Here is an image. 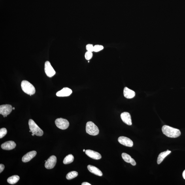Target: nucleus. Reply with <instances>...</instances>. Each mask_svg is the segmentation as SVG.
<instances>
[{"label": "nucleus", "mask_w": 185, "mask_h": 185, "mask_svg": "<svg viewBox=\"0 0 185 185\" xmlns=\"http://www.w3.org/2000/svg\"><path fill=\"white\" fill-rule=\"evenodd\" d=\"M123 94L126 98L131 99L135 96V93L134 91L126 87H125L123 90Z\"/></svg>", "instance_id": "2eb2a0df"}, {"label": "nucleus", "mask_w": 185, "mask_h": 185, "mask_svg": "<svg viewBox=\"0 0 185 185\" xmlns=\"http://www.w3.org/2000/svg\"><path fill=\"white\" fill-rule=\"evenodd\" d=\"M57 158L56 156L53 155L51 156L46 161L45 166L46 169H52L54 168L56 164Z\"/></svg>", "instance_id": "6e6552de"}, {"label": "nucleus", "mask_w": 185, "mask_h": 185, "mask_svg": "<svg viewBox=\"0 0 185 185\" xmlns=\"http://www.w3.org/2000/svg\"><path fill=\"white\" fill-rule=\"evenodd\" d=\"M93 56V53L92 52L87 51L85 53V57L87 60H90L92 58Z\"/></svg>", "instance_id": "b1692460"}, {"label": "nucleus", "mask_w": 185, "mask_h": 185, "mask_svg": "<svg viewBox=\"0 0 185 185\" xmlns=\"http://www.w3.org/2000/svg\"><path fill=\"white\" fill-rule=\"evenodd\" d=\"M12 109V106L9 104L1 105L0 106V114L7 117L11 112Z\"/></svg>", "instance_id": "0eeeda50"}, {"label": "nucleus", "mask_w": 185, "mask_h": 185, "mask_svg": "<svg viewBox=\"0 0 185 185\" xmlns=\"http://www.w3.org/2000/svg\"><path fill=\"white\" fill-rule=\"evenodd\" d=\"M122 157L125 162L130 163L131 159V157L130 155L125 153H123L122 154Z\"/></svg>", "instance_id": "412c9836"}, {"label": "nucleus", "mask_w": 185, "mask_h": 185, "mask_svg": "<svg viewBox=\"0 0 185 185\" xmlns=\"http://www.w3.org/2000/svg\"><path fill=\"white\" fill-rule=\"evenodd\" d=\"M119 143L123 145L132 147L133 146V142L129 138L125 137H120L118 138Z\"/></svg>", "instance_id": "1a4fd4ad"}, {"label": "nucleus", "mask_w": 185, "mask_h": 185, "mask_svg": "<svg viewBox=\"0 0 185 185\" xmlns=\"http://www.w3.org/2000/svg\"><path fill=\"white\" fill-rule=\"evenodd\" d=\"M35 135V134L33 133H32V136H33Z\"/></svg>", "instance_id": "c756f323"}, {"label": "nucleus", "mask_w": 185, "mask_h": 185, "mask_svg": "<svg viewBox=\"0 0 185 185\" xmlns=\"http://www.w3.org/2000/svg\"><path fill=\"white\" fill-rule=\"evenodd\" d=\"M162 131L163 134L168 137L176 138L179 137L181 135V132L179 130L167 125H163L162 128Z\"/></svg>", "instance_id": "f257e3e1"}, {"label": "nucleus", "mask_w": 185, "mask_h": 185, "mask_svg": "<svg viewBox=\"0 0 185 185\" xmlns=\"http://www.w3.org/2000/svg\"><path fill=\"white\" fill-rule=\"evenodd\" d=\"M104 46L99 45H96L94 46V52H98L104 49Z\"/></svg>", "instance_id": "4be33fe9"}, {"label": "nucleus", "mask_w": 185, "mask_h": 185, "mask_svg": "<svg viewBox=\"0 0 185 185\" xmlns=\"http://www.w3.org/2000/svg\"><path fill=\"white\" fill-rule=\"evenodd\" d=\"M82 185H91V184L89 183L88 182H84L82 183Z\"/></svg>", "instance_id": "cd10ccee"}, {"label": "nucleus", "mask_w": 185, "mask_h": 185, "mask_svg": "<svg viewBox=\"0 0 185 185\" xmlns=\"http://www.w3.org/2000/svg\"><path fill=\"white\" fill-rule=\"evenodd\" d=\"M120 117L123 122L125 124L129 125H132L131 116L129 112H123L121 114Z\"/></svg>", "instance_id": "9d476101"}, {"label": "nucleus", "mask_w": 185, "mask_h": 185, "mask_svg": "<svg viewBox=\"0 0 185 185\" xmlns=\"http://www.w3.org/2000/svg\"><path fill=\"white\" fill-rule=\"evenodd\" d=\"M86 154L89 157L96 160H99L101 158V155L96 152L92 150H88L85 151Z\"/></svg>", "instance_id": "9b49d317"}, {"label": "nucleus", "mask_w": 185, "mask_h": 185, "mask_svg": "<svg viewBox=\"0 0 185 185\" xmlns=\"http://www.w3.org/2000/svg\"><path fill=\"white\" fill-rule=\"evenodd\" d=\"M86 48L87 51L93 52L94 50V46L92 44H88L86 45Z\"/></svg>", "instance_id": "393cba45"}, {"label": "nucleus", "mask_w": 185, "mask_h": 185, "mask_svg": "<svg viewBox=\"0 0 185 185\" xmlns=\"http://www.w3.org/2000/svg\"><path fill=\"white\" fill-rule=\"evenodd\" d=\"M171 152V151L167 150L166 151L161 153L158 155V158H157V163L158 164H160L162 162L163 159Z\"/></svg>", "instance_id": "f3484780"}, {"label": "nucleus", "mask_w": 185, "mask_h": 185, "mask_svg": "<svg viewBox=\"0 0 185 185\" xmlns=\"http://www.w3.org/2000/svg\"><path fill=\"white\" fill-rule=\"evenodd\" d=\"M88 169L91 173L94 174L95 175L99 176L103 175V173L100 170L94 166L89 165L88 166Z\"/></svg>", "instance_id": "dca6fc26"}, {"label": "nucleus", "mask_w": 185, "mask_h": 185, "mask_svg": "<svg viewBox=\"0 0 185 185\" xmlns=\"http://www.w3.org/2000/svg\"><path fill=\"white\" fill-rule=\"evenodd\" d=\"M86 131L87 133L93 136L96 135L99 133L98 127L92 122H89L86 123Z\"/></svg>", "instance_id": "20e7f679"}, {"label": "nucleus", "mask_w": 185, "mask_h": 185, "mask_svg": "<svg viewBox=\"0 0 185 185\" xmlns=\"http://www.w3.org/2000/svg\"><path fill=\"white\" fill-rule=\"evenodd\" d=\"M55 124L59 129L62 130L66 129L68 127L69 123L67 120L62 118L56 119L55 121Z\"/></svg>", "instance_id": "39448f33"}, {"label": "nucleus", "mask_w": 185, "mask_h": 185, "mask_svg": "<svg viewBox=\"0 0 185 185\" xmlns=\"http://www.w3.org/2000/svg\"><path fill=\"white\" fill-rule=\"evenodd\" d=\"M5 168V166L3 164H0V173H1Z\"/></svg>", "instance_id": "a878e982"}, {"label": "nucleus", "mask_w": 185, "mask_h": 185, "mask_svg": "<svg viewBox=\"0 0 185 185\" xmlns=\"http://www.w3.org/2000/svg\"><path fill=\"white\" fill-rule=\"evenodd\" d=\"M21 87L23 92L31 96L35 93V87L27 81H23L21 83Z\"/></svg>", "instance_id": "f03ea898"}, {"label": "nucleus", "mask_w": 185, "mask_h": 185, "mask_svg": "<svg viewBox=\"0 0 185 185\" xmlns=\"http://www.w3.org/2000/svg\"><path fill=\"white\" fill-rule=\"evenodd\" d=\"M46 161H45V162H46Z\"/></svg>", "instance_id": "473e14b6"}, {"label": "nucleus", "mask_w": 185, "mask_h": 185, "mask_svg": "<svg viewBox=\"0 0 185 185\" xmlns=\"http://www.w3.org/2000/svg\"><path fill=\"white\" fill-rule=\"evenodd\" d=\"M183 177L184 178L185 180V170H184V171L183 172Z\"/></svg>", "instance_id": "c85d7f7f"}, {"label": "nucleus", "mask_w": 185, "mask_h": 185, "mask_svg": "<svg viewBox=\"0 0 185 185\" xmlns=\"http://www.w3.org/2000/svg\"><path fill=\"white\" fill-rule=\"evenodd\" d=\"M14 109H15V108L14 107L13 108V110H14Z\"/></svg>", "instance_id": "2f4dec72"}, {"label": "nucleus", "mask_w": 185, "mask_h": 185, "mask_svg": "<svg viewBox=\"0 0 185 185\" xmlns=\"http://www.w3.org/2000/svg\"><path fill=\"white\" fill-rule=\"evenodd\" d=\"M72 92L71 89L68 88H64L56 93L57 96L66 97L69 96Z\"/></svg>", "instance_id": "ddd939ff"}, {"label": "nucleus", "mask_w": 185, "mask_h": 185, "mask_svg": "<svg viewBox=\"0 0 185 185\" xmlns=\"http://www.w3.org/2000/svg\"><path fill=\"white\" fill-rule=\"evenodd\" d=\"M7 133V129L5 128H2L0 129V138L3 137Z\"/></svg>", "instance_id": "5701e85b"}, {"label": "nucleus", "mask_w": 185, "mask_h": 185, "mask_svg": "<svg viewBox=\"0 0 185 185\" xmlns=\"http://www.w3.org/2000/svg\"><path fill=\"white\" fill-rule=\"evenodd\" d=\"M44 69L46 75L49 77H52L56 74V72L49 61H46L45 63Z\"/></svg>", "instance_id": "423d86ee"}, {"label": "nucleus", "mask_w": 185, "mask_h": 185, "mask_svg": "<svg viewBox=\"0 0 185 185\" xmlns=\"http://www.w3.org/2000/svg\"><path fill=\"white\" fill-rule=\"evenodd\" d=\"M29 125L30 129L32 133L35 134L37 136H42L43 135V131L40 127L38 126L34 121L32 119H30L29 121Z\"/></svg>", "instance_id": "7ed1b4c3"}, {"label": "nucleus", "mask_w": 185, "mask_h": 185, "mask_svg": "<svg viewBox=\"0 0 185 185\" xmlns=\"http://www.w3.org/2000/svg\"><path fill=\"white\" fill-rule=\"evenodd\" d=\"M78 173L77 172L72 171L68 173L66 176V178L68 180H71L75 178L78 176Z\"/></svg>", "instance_id": "aec40b11"}, {"label": "nucleus", "mask_w": 185, "mask_h": 185, "mask_svg": "<svg viewBox=\"0 0 185 185\" xmlns=\"http://www.w3.org/2000/svg\"><path fill=\"white\" fill-rule=\"evenodd\" d=\"M16 144L13 141H10L6 142L2 144L1 148L3 149L6 150H10L15 148Z\"/></svg>", "instance_id": "f8f14e48"}, {"label": "nucleus", "mask_w": 185, "mask_h": 185, "mask_svg": "<svg viewBox=\"0 0 185 185\" xmlns=\"http://www.w3.org/2000/svg\"><path fill=\"white\" fill-rule=\"evenodd\" d=\"M20 179V177L18 175H14L8 179L7 181L8 183L14 184L17 183Z\"/></svg>", "instance_id": "a211bd4d"}, {"label": "nucleus", "mask_w": 185, "mask_h": 185, "mask_svg": "<svg viewBox=\"0 0 185 185\" xmlns=\"http://www.w3.org/2000/svg\"><path fill=\"white\" fill-rule=\"evenodd\" d=\"M130 163L133 166H135L136 165V163L135 160L132 158L131 159Z\"/></svg>", "instance_id": "bb28decb"}, {"label": "nucleus", "mask_w": 185, "mask_h": 185, "mask_svg": "<svg viewBox=\"0 0 185 185\" xmlns=\"http://www.w3.org/2000/svg\"><path fill=\"white\" fill-rule=\"evenodd\" d=\"M74 157L73 155L69 154L66 156L63 161V163L65 165L69 164L73 162Z\"/></svg>", "instance_id": "6ab92c4d"}, {"label": "nucleus", "mask_w": 185, "mask_h": 185, "mask_svg": "<svg viewBox=\"0 0 185 185\" xmlns=\"http://www.w3.org/2000/svg\"><path fill=\"white\" fill-rule=\"evenodd\" d=\"M83 151L85 152V151H86V150H85V149H84V150H83Z\"/></svg>", "instance_id": "7c9ffc66"}, {"label": "nucleus", "mask_w": 185, "mask_h": 185, "mask_svg": "<svg viewBox=\"0 0 185 185\" xmlns=\"http://www.w3.org/2000/svg\"><path fill=\"white\" fill-rule=\"evenodd\" d=\"M37 154V152L35 151H32L27 153L22 157V161L24 163L29 162Z\"/></svg>", "instance_id": "4468645a"}]
</instances>
